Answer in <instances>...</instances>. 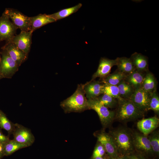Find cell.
<instances>
[{"mask_svg": "<svg viewBox=\"0 0 159 159\" xmlns=\"http://www.w3.org/2000/svg\"><path fill=\"white\" fill-rule=\"evenodd\" d=\"M146 72H141L135 70L126 75L124 80L135 90L141 87Z\"/></svg>", "mask_w": 159, "mask_h": 159, "instance_id": "ac0fdd59", "label": "cell"}, {"mask_svg": "<svg viewBox=\"0 0 159 159\" xmlns=\"http://www.w3.org/2000/svg\"><path fill=\"white\" fill-rule=\"evenodd\" d=\"M127 156L129 159H148L144 155L135 151Z\"/></svg>", "mask_w": 159, "mask_h": 159, "instance_id": "1f68e13d", "label": "cell"}, {"mask_svg": "<svg viewBox=\"0 0 159 159\" xmlns=\"http://www.w3.org/2000/svg\"><path fill=\"white\" fill-rule=\"evenodd\" d=\"M109 159H129L127 156H119L114 158H109Z\"/></svg>", "mask_w": 159, "mask_h": 159, "instance_id": "e575fe53", "label": "cell"}, {"mask_svg": "<svg viewBox=\"0 0 159 159\" xmlns=\"http://www.w3.org/2000/svg\"><path fill=\"white\" fill-rule=\"evenodd\" d=\"M159 119L156 116L139 120L137 123L138 130L143 134L148 135L159 126Z\"/></svg>", "mask_w": 159, "mask_h": 159, "instance_id": "9a60e30c", "label": "cell"}, {"mask_svg": "<svg viewBox=\"0 0 159 159\" xmlns=\"http://www.w3.org/2000/svg\"><path fill=\"white\" fill-rule=\"evenodd\" d=\"M28 147L27 145L17 142L13 140H9L5 144L4 148V155H10L21 149Z\"/></svg>", "mask_w": 159, "mask_h": 159, "instance_id": "d4e9b609", "label": "cell"}, {"mask_svg": "<svg viewBox=\"0 0 159 159\" xmlns=\"http://www.w3.org/2000/svg\"><path fill=\"white\" fill-rule=\"evenodd\" d=\"M1 53L0 75L3 78H11L18 71L19 66L5 50L2 49Z\"/></svg>", "mask_w": 159, "mask_h": 159, "instance_id": "ba28073f", "label": "cell"}, {"mask_svg": "<svg viewBox=\"0 0 159 159\" xmlns=\"http://www.w3.org/2000/svg\"><path fill=\"white\" fill-rule=\"evenodd\" d=\"M93 135L97 138V141L104 147L109 158H115L119 156L113 140L109 133L103 129L96 131Z\"/></svg>", "mask_w": 159, "mask_h": 159, "instance_id": "52a82bcc", "label": "cell"}, {"mask_svg": "<svg viewBox=\"0 0 159 159\" xmlns=\"http://www.w3.org/2000/svg\"><path fill=\"white\" fill-rule=\"evenodd\" d=\"M82 6V4L79 3L73 7L63 9L57 12L49 15L56 21L67 17L76 12Z\"/></svg>", "mask_w": 159, "mask_h": 159, "instance_id": "7402d4cb", "label": "cell"}, {"mask_svg": "<svg viewBox=\"0 0 159 159\" xmlns=\"http://www.w3.org/2000/svg\"><path fill=\"white\" fill-rule=\"evenodd\" d=\"M93 159H109V158L107 154L104 156L96 157Z\"/></svg>", "mask_w": 159, "mask_h": 159, "instance_id": "d590c367", "label": "cell"}, {"mask_svg": "<svg viewBox=\"0 0 159 159\" xmlns=\"http://www.w3.org/2000/svg\"><path fill=\"white\" fill-rule=\"evenodd\" d=\"M119 93L122 98L125 100H129L135 90L123 80L117 85Z\"/></svg>", "mask_w": 159, "mask_h": 159, "instance_id": "cb8c5ba5", "label": "cell"}, {"mask_svg": "<svg viewBox=\"0 0 159 159\" xmlns=\"http://www.w3.org/2000/svg\"><path fill=\"white\" fill-rule=\"evenodd\" d=\"M151 110L156 114H159V97L156 91L151 94L149 101L148 110Z\"/></svg>", "mask_w": 159, "mask_h": 159, "instance_id": "f546056e", "label": "cell"}, {"mask_svg": "<svg viewBox=\"0 0 159 159\" xmlns=\"http://www.w3.org/2000/svg\"><path fill=\"white\" fill-rule=\"evenodd\" d=\"M96 98L101 104L108 108H116L118 104L117 99L105 94H102Z\"/></svg>", "mask_w": 159, "mask_h": 159, "instance_id": "484cf974", "label": "cell"}, {"mask_svg": "<svg viewBox=\"0 0 159 159\" xmlns=\"http://www.w3.org/2000/svg\"><path fill=\"white\" fill-rule=\"evenodd\" d=\"M0 127L8 132L9 134H12L15 128V125L7 118L5 114L0 110Z\"/></svg>", "mask_w": 159, "mask_h": 159, "instance_id": "83f0119b", "label": "cell"}, {"mask_svg": "<svg viewBox=\"0 0 159 159\" xmlns=\"http://www.w3.org/2000/svg\"><path fill=\"white\" fill-rule=\"evenodd\" d=\"M87 102L89 110H94L97 114L103 129L110 127L115 119V111L109 110L97 98L87 100Z\"/></svg>", "mask_w": 159, "mask_h": 159, "instance_id": "277c9868", "label": "cell"}, {"mask_svg": "<svg viewBox=\"0 0 159 159\" xmlns=\"http://www.w3.org/2000/svg\"><path fill=\"white\" fill-rule=\"evenodd\" d=\"M9 140L8 137L4 135L0 131V143L5 144Z\"/></svg>", "mask_w": 159, "mask_h": 159, "instance_id": "d6a6232c", "label": "cell"}, {"mask_svg": "<svg viewBox=\"0 0 159 159\" xmlns=\"http://www.w3.org/2000/svg\"><path fill=\"white\" fill-rule=\"evenodd\" d=\"M3 78L0 75V80Z\"/></svg>", "mask_w": 159, "mask_h": 159, "instance_id": "8d00e7d4", "label": "cell"}, {"mask_svg": "<svg viewBox=\"0 0 159 159\" xmlns=\"http://www.w3.org/2000/svg\"><path fill=\"white\" fill-rule=\"evenodd\" d=\"M132 144L135 152L144 155L148 158L149 157L155 156L147 135L132 130Z\"/></svg>", "mask_w": 159, "mask_h": 159, "instance_id": "5b68a950", "label": "cell"}, {"mask_svg": "<svg viewBox=\"0 0 159 159\" xmlns=\"http://www.w3.org/2000/svg\"><path fill=\"white\" fill-rule=\"evenodd\" d=\"M132 132L130 129L123 127L110 130L109 133L113 140L119 156H128L135 151Z\"/></svg>", "mask_w": 159, "mask_h": 159, "instance_id": "6da1fadb", "label": "cell"}, {"mask_svg": "<svg viewBox=\"0 0 159 159\" xmlns=\"http://www.w3.org/2000/svg\"><path fill=\"white\" fill-rule=\"evenodd\" d=\"M104 84L100 81L95 80L84 84V89L87 100L95 99L103 94Z\"/></svg>", "mask_w": 159, "mask_h": 159, "instance_id": "2e32d148", "label": "cell"}, {"mask_svg": "<svg viewBox=\"0 0 159 159\" xmlns=\"http://www.w3.org/2000/svg\"><path fill=\"white\" fill-rule=\"evenodd\" d=\"M151 94L140 88L135 90L129 100L141 111H148L149 104Z\"/></svg>", "mask_w": 159, "mask_h": 159, "instance_id": "8fae6325", "label": "cell"}, {"mask_svg": "<svg viewBox=\"0 0 159 159\" xmlns=\"http://www.w3.org/2000/svg\"><path fill=\"white\" fill-rule=\"evenodd\" d=\"M84 86V84H78L74 93L61 102L60 106L65 113L81 112L89 110Z\"/></svg>", "mask_w": 159, "mask_h": 159, "instance_id": "7a4b0ae2", "label": "cell"}, {"mask_svg": "<svg viewBox=\"0 0 159 159\" xmlns=\"http://www.w3.org/2000/svg\"><path fill=\"white\" fill-rule=\"evenodd\" d=\"M135 70L141 72L148 71V57L140 53L135 52L130 58Z\"/></svg>", "mask_w": 159, "mask_h": 159, "instance_id": "e0dca14e", "label": "cell"}, {"mask_svg": "<svg viewBox=\"0 0 159 159\" xmlns=\"http://www.w3.org/2000/svg\"><path fill=\"white\" fill-rule=\"evenodd\" d=\"M103 93L116 98L118 100L123 99L120 95L118 88L117 85L104 84Z\"/></svg>", "mask_w": 159, "mask_h": 159, "instance_id": "f1b7e54d", "label": "cell"}, {"mask_svg": "<svg viewBox=\"0 0 159 159\" xmlns=\"http://www.w3.org/2000/svg\"><path fill=\"white\" fill-rule=\"evenodd\" d=\"M5 144L0 143V159H1L4 155V148Z\"/></svg>", "mask_w": 159, "mask_h": 159, "instance_id": "836d02e7", "label": "cell"}, {"mask_svg": "<svg viewBox=\"0 0 159 159\" xmlns=\"http://www.w3.org/2000/svg\"><path fill=\"white\" fill-rule=\"evenodd\" d=\"M157 82L154 75L149 71H147L141 86L145 91L151 94L156 91Z\"/></svg>", "mask_w": 159, "mask_h": 159, "instance_id": "44dd1931", "label": "cell"}, {"mask_svg": "<svg viewBox=\"0 0 159 159\" xmlns=\"http://www.w3.org/2000/svg\"><path fill=\"white\" fill-rule=\"evenodd\" d=\"M4 12L17 29H20L21 31H31L30 17L12 9L6 8Z\"/></svg>", "mask_w": 159, "mask_h": 159, "instance_id": "8992f818", "label": "cell"}, {"mask_svg": "<svg viewBox=\"0 0 159 159\" xmlns=\"http://www.w3.org/2000/svg\"><path fill=\"white\" fill-rule=\"evenodd\" d=\"M1 57L0 56V62L1 60Z\"/></svg>", "mask_w": 159, "mask_h": 159, "instance_id": "74e56055", "label": "cell"}, {"mask_svg": "<svg viewBox=\"0 0 159 159\" xmlns=\"http://www.w3.org/2000/svg\"><path fill=\"white\" fill-rule=\"evenodd\" d=\"M33 32L21 31L19 34L13 38L11 42L18 48L28 54L32 43V37Z\"/></svg>", "mask_w": 159, "mask_h": 159, "instance_id": "7c38bea8", "label": "cell"}, {"mask_svg": "<svg viewBox=\"0 0 159 159\" xmlns=\"http://www.w3.org/2000/svg\"><path fill=\"white\" fill-rule=\"evenodd\" d=\"M14 125L13 140L28 147L32 145L34 142L35 138L30 130L18 123Z\"/></svg>", "mask_w": 159, "mask_h": 159, "instance_id": "30bf717a", "label": "cell"}, {"mask_svg": "<svg viewBox=\"0 0 159 159\" xmlns=\"http://www.w3.org/2000/svg\"><path fill=\"white\" fill-rule=\"evenodd\" d=\"M31 31L35 30L48 24L54 22L56 21L46 14H40L36 16L30 17Z\"/></svg>", "mask_w": 159, "mask_h": 159, "instance_id": "d6986e66", "label": "cell"}, {"mask_svg": "<svg viewBox=\"0 0 159 159\" xmlns=\"http://www.w3.org/2000/svg\"><path fill=\"white\" fill-rule=\"evenodd\" d=\"M107 155L103 146L97 141L95 146L92 155L90 159H93L98 157H102Z\"/></svg>", "mask_w": 159, "mask_h": 159, "instance_id": "4dcf8cb0", "label": "cell"}, {"mask_svg": "<svg viewBox=\"0 0 159 159\" xmlns=\"http://www.w3.org/2000/svg\"><path fill=\"white\" fill-rule=\"evenodd\" d=\"M125 75L117 70L114 72L108 74L100 81L104 84L117 85L125 79Z\"/></svg>", "mask_w": 159, "mask_h": 159, "instance_id": "603a6c76", "label": "cell"}, {"mask_svg": "<svg viewBox=\"0 0 159 159\" xmlns=\"http://www.w3.org/2000/svg\"><path fill=\"white\" fill-rule=\"evenodd\" d=\"M19 67L27 59L28 54L11 42H6L1 48Z\"/></svg>", "mask_w": 159, "mask_h": 159, "instance_id": "4fadbf2b", "label": "cell"}, {"mask_svg": "<svg viewBox=\"0 0 159 159\" xmlns=\"http://www.w3.org/2000/svg\"><path fill=\"white\" fill-rule=\"evenodd\" d=\"M116 59H110L106 58H101L97 71L93 74L90 81L99 77L101 80L110 74L112 67L116 65Z\"/></svg>", "mask_w": 159, "mask_h": 159, "instance_id": "5bb4252c", "label": "cell"}, {"mask_svg": "<svg viewBox=\"0 0 159 159\" xmlns=\"http://www.w3.org/2000/svg\"><path fill=\"white\" fill-rule=\"evenodd\" d=\"M115 111V119L125 123L134 121L143 117L144 112L140 110L129 100H118Z\"/></svg>", "mask_w": 159, "mask_h": 159, "instance_id": "3957f363", "label": "cell"}, {"mask_svg": "<svg viewBox=\"0 0 159 159\" xmlns=\"http://www.w3.org/2000/svg\"><path fill=\"white\" fill-rule=\"evenodd\" d=\"M17 28L4 13L0 17V41L10 42L15 36Z\"/></svg>", "mask_w": 159, "mask_h": 159, "instance_id": "9c48e42d", "label": "cell"}, {"mask_svg": "<svg viewBox=\"0 0 159 159\" xmlns=\"http://www.w3.org/2000/svg\"><path fill=\"white\" fill-rule=\"evenodd\" d=\"M117 70L126 76L135 70L131 59L125 57H117L116 59Z\"/></svg>", "mask_w": 159, "mask_h": 159, "instance_id": "ffe728a7", "label": "cell"}, {"mask_svg": "<svg viewBox=\"0 0 159 159\" xmlns=\"http://www.w3.org/2000/svg\"><path fill=\"white\" fill-rule=\"evenodd\" d=\"M155 156L159 155V132L155 130L147 135Z\"/></svg>", "mask_w": 159, "mask_h": 159, "instance_id": "4316f807", "label": "cell"}]
</instances>
